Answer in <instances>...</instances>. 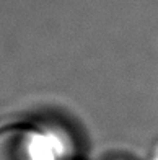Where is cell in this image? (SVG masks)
I'll return each mask as SVG.
<instances>
[{"instance_id":"1","label":"cell","mask_w":158,"mask_h":160,"mask_svg":"<svg viewBox=\"0 0 158 160\" xmlns=\"http://www.w3.org/2000/svg\"><path fill=\"white\" fill-rule=\"evenodd\" d=\"M0 160H55L51 137L28 124L0 128Z\"/></svg>"},{"instance_id":"2","label":"cell","mask_w":158,"mask_h":160,"mask_svg":"<svg viewBox=\"0 0 158 160\" xmlns=\"http://www.w3.org/2000/svg\"><path fill=\"white\" fill-rule=\"evenodd\" d=\"M109 160H127V158H109Z\"/></svg>"}]
</instances>
